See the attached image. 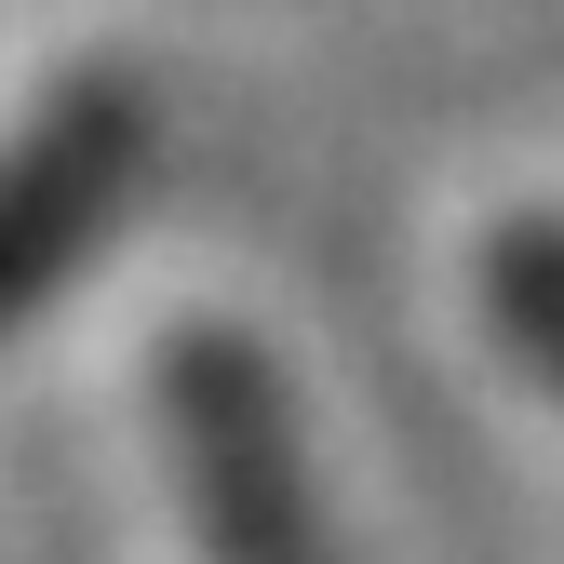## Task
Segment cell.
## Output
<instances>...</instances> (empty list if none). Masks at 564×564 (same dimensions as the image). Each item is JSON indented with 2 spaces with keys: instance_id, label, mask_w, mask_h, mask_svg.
Instances as JSON below:
<instances>
[{
  "instance_id": "obj_2",
  "label": "cell",
  "mask_w": 564,
  "mask_h": 564,
  "mask_svg": "<svg viewBox=\"0 0 564 564\" xmlns=\"http://www.w3.org/2000/svg\"><path fill=\"white\" fill-rule=\"evenodd\" d=\"M121 162H134V95L95 82V67H67V82L0 108V310L67 256V229L95 216V188Z\"/></svg>"
},
{
  "instance_id": "obj_3",
  "label": "cell",
  "mask_w": 564,
  "mask_h": 564,
  "mask_svg": "<svg viewBox=\"0 0 564 564\" xmlns=\"http://www.w3.org/2000/svg\"><path fill=\"white\" fill-rule=\"evenodd\" d=\"M470 296H484L511 364L538 390H564V216H498L470 242Z\"/></svg>"
},
{
  "instance_id": "obj_1",
  "label": "cell",
  "mask_w": 564,
  "mask_h": 564,
  "mask_svg": "<svg viewBox=\"0 0 564 564\" xmlns=\"http://www.w3.org/2000/svg\"><path fill=\"white\" fill-rule=\"evenodd\" d=\"M149 431H162V484L202 564H349L242 323H175L149 349Z\"/></svg>"
}]
</instances>
